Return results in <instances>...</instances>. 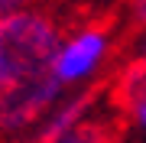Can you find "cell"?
I'll use <instances>...</instances> for the list:
<instances>
[{"label": "cell", "instance_id": "1", "mask_svg": "<svg viewBox=\"0 0 146 143\" xmlns=\"http://www.w3.org/2000/svg\"><path fill=\"white\" fill-rule=\"evenodd\" d=\"M62 33L49 13L23 7L0 16V91L52 72Z\"/></svg>", "mask_w": 146, "mask_h": 143}, {"label": "cell", "instance_id": "7", "mask_svg": "<svg viewBox=\"0 0 146 143\" xmlns=\"http://www.w3.org/2000/svg\"><path fill=\"white\" fill-rule=\"evenodd\" d=\"M130 7H133V20L146 26V0H130Z\"/></svg>", "mask_w": 146, "mask_h": 143}, {"label": "cell", "instance_id": "5", "mask_svg": "<svg viewBox=\"0 0 146 143\" xmlns=\"http://www.w3.org/2000/svg\"><path fill=\"white\" fill-rule=\"evenodd\" d=\"M46 143H110L107 130L101 127V124H91V120H78L75 127H68L62 133H55L52 140Z\"/></svg>", "mask_w": 146, "mask_h": 143}, {"label": "cell", "instance_id": "2", "mask_svg": "<svg viewBox=\"0 0 146 143\" xmlns=\"http://www.w3.org/2000/svg\"><path fill=\"white\" fill-rule=\"evenodd\" d=\"M62 88L65 85L52 72L3 88L0 91V130L3 133H20V130H26L29 124H36L42 114H49L55 107Z\"/></svg>", "mask_w": 146, "mask_h": 143}, {"label": "cell", "instance_id": "6", "mask_svg": "<svg viewBox=\"0 0 146 143\" xmlns=\"http://www.w3.org/2000/svg\"><path fill=\"white\" fill-rule=\"evenodd\" d=\"M23 7H33V0H0V16L16 13V10H23Z\"/></svg>", "mask_w": 146, "mask_h": 143}, {"label": "cell", "instance_id": "9", "mask_svg": "<svg viewBox=\"0 0 146 143\" xmlns=\"http://www.w3.org/2000/svg\"><path fill=\"white\" fill-rule=\"evenodd\" d=\"M143 65H146V59H143Z\"/></svg>", "mask_w": 146, "mask_h": 143}, {"label": "cell", "instance_id": "3", "mask_svg": "<svg viewBox=\"0 0 146 143\" xmlns=\"http://www.w3.org/2000/svg\"><path fill=\"white\" fill-rule=\"evenodd\" d=\"M110 55V33L104 26H84L75 29L72 36H65L58 43L52 55V75L62 85H81L88 81L94 72L104 65V59Z\"/></svg>", "mask_w": 146, "mask_h": 143}, {"label": "cell", "instance_id": "4", "mask_svg": "<svg viewBox=\"0 0 146 143\" xmlns=\"http://www.w3.org/2000/svg\"><path fill=\"white\" fill-rule=\"evenodd\" d=\"M91 101H94V91H84L81 98H75V101H68V104L55 107V114L46 120V127H42L39 140L46 143V140H52L55 133H62V130H68V127H75L78 120H84V114H88Z\"/></svg>", "mask_w": 146, "mask_h": 143}, {"label": "cell", "instance_id": "8", "mask_svg": "<svg viewBox=\"0 0 146 143\" xmlns=\"http://www.w3.org/2000/svg\"><path fill=\"white\" fill-rule=\"evenodd\" d=\"M140 55L146 59V36H143V43H140Z\"/></svg>", "mask_w": 146, "mask_h": 143}]
</instances>
